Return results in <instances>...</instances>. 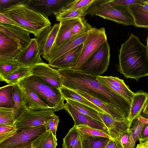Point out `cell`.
<instances>
[{"instance_id":"1","label":"cell","mask_w":148,"mask_h":148,"mask_svg":"<svg viewBox=\"0 0 148 148\" xmlns=\"http://www.w3.org/2000/svg\"><path fill=\"white\" fill-rule=\"evenodd\" d=\"M58 70L63 86L74 91L83 92L104 103L111 104L128 120L132 103L99 82L97 79L98 76L71 69Z\"/></svg>"},{"instance_id":"2","label":"cell","mask_w":148,"mask_h":148,"mask_svg":"<svg viewBox=\"0 0 148 148\" xmlns=\"http://www.w3.org/2000/svg\"><path fill=\"white\" fill-rule=\"evenodd\" d=\"M118 57L117 71L127 78L138 81L148 75V48L133 34L121 45Z\"/></svg>"},{"instance_id":"3","label":"cell","mask_w":148,"mask_h":148,"mask_svg":"<svg viewBox=\"0 0 148 148\" xmlns=\"http://www.w3.org/2000/svg\"><path fill=\"white\" fill-rule=\"evenodd\" d=\"M17 25L36 37L46 27L51 25L48 18L21 3L6 9L3 12Z\"/></svg>"},{"instance_id":"4","label":"cell","mask_w":148,"mask_h":148,"mask_svg":"<svg viewBox=\"0 0 148 148\" xmlns=\"http://www.w3.org/2000/svg\"><path fill=\"white\" fill-rule=\"evenodd\" d=\"M19 84L21 87L35 92L55 112L64 109L65 100L60 89L50 86L32 75L20 81Z\"/></svg>"},{"instance_id":"5","label":"cell","mask_w":148,"mask_h":148,"mask_svg":"<svg viewBox=\"0 0 148 148\" xmlns=\"http://www.w3.org/2000/svg\"><path fill=\"white\" fill-rule=\"evenodd\" d=\"M87 13L92 17L96 15L123 25H135L134 18L128 6H111L108 3V0H95Z\"/></svg>"},{"instance_id":"6","label":"cell","mask_w":148,"mask_h":148,"mask_svg":"<svg viewBox=\"0 0 148 148\" xmlns=\"http://www.w3.org/2000/svg\"><path fill=\"white\" fill-rule=\"evenodd\" d=\"M105 29L103 27H92L83 43V48L76 64L71 69L79 70L80 68L107 40Z\"/></svg>"},{"instance_id":"7","label":"cell","mask_w":148,"mask_h":148,"mask_svg":"<svg viewBox=\"0 0 148 148\" xmlns=\"http://www.w3.org/2000/svg\"><path fill=\"white\" fill-rule=\"evenodd\" d=\"M110 57V47L107 41L78 70L88 75L100 76L107 70Z\"/></svg>"},{"instance_id":"8","label":"cell","mask_w":148,"mask_h":148,"mask_svg":"<svg viewBox=\"0 0 148 148\" xmlns=\"http://www.w3.org/2000/svg\"><path fill=\"white\" fill-rule=\"evenodd\" d=\"M46 131L43 125L18 128L17 131L13 136L0 143V148H12L24 145H31Z\"/></svg>"},{"instance_id":"9","label":"cell","mask_w":148,"mask_h":148,"mask_svg":"<svg viewBox=\"0 0 148 148\" xmlns=\"http://www.w3.org/2000/svg\"><path fill=\"white\" fill-rule=\"evenodd\" d=\"M52 109H28L17 119L14 125L17 128L43 125L46 121L57 116Z\"/></svg>"},{"instance_id":"10","label":"cell","mask_w":148,"mask_h":148,"mask_svg":"<svg viewBox=\"0 0 148 148\" xmlns=\"http://www.w3.org/2000/svg\"><path fill=\"white\" fill-rule=\"evenodd\" d=\"M31 72L32 75L51 86L58 89L63 86L58 70L49 64L42 62L34 65L31 68Z\"/></svg>"},{"instance_id":"11","label":"cell","mask_w":148,"mask_h":148,"mask_svg":"<svg viewBox=\"0 0 148 148\" xmlns=\"http://www.w3.org/2000/svg\"><path fill=\"white\" fill-rule=\"evenodd\" d=\"M60 24L55 23L44 28L36 37L40 53L47 60L55 41L60 27Z\"/></svg>"},{"instance_id":"12","label":"cell","mask_w":148,"mask_h":148,"mask_svg":"<svg viewBox=\"0 0 148 148\" xmlns=\"http://www.w3.org/2000/svg\"><path fill=\"white\" fill-rule=\"evenodd\" d=\"M36 38L31 39L30 43L21 50L14 59L21 66L32 67L42 62Z\"/></svg>"},{"instance_id":"13","label":"cell","mask_w":148,"mask_h":148,"mask_svg":"<svg viewBox=\"0 0 148 148\" xmlns=\"http://www.w3.org/2000/svg\"><path fill=\"white\" fill-rule=\"evenodd\" d=\"M73 0H28L26 3L30 9L47 18L56 13Z\"/></svg>"},{"instance_id":"14","label":"cell","mask_w":148,"mask_h":148,"mask_svg":"<svg viewBox=\"0 0 148 148\" xmlns=\"http://www.w3.org/2000/svg\"><path fill=\"white\" fill-rule=\"evenodd\" d=\"M97 79L101 84L119 94L131 103L134 92L123 79L116 77L98 76Z\"/></svg>"},{"instance_id":"15","label":"cell","mask_w":148,"mask_h":148,"mask_svg":"<svg viewBox=\"0 0 148 148\" xmlns=\"http://www.w3.org/2000/svg\"><path fill=\"white\" fill-rule=\"evenodd\" d=\"M64 109L72 118L74 122V126L86 125L102 130L109 135L108 129L103 123L82 114L67 101L64 104Z\"/></svg>"},{"instance_id":"16","label":"cell","mask_w":148,"mask_h":148,"mask_svg":"<svg viewBox=\"0 0 148 148\" xmlns=\"http://www.w3.org/2000/svg\"><path fill=\"white\" fill-rule=\"evenodd\" d=\"M89 31L74 36L59 47L52 49L46 60L48 62L49 64L76 47L83 43L88 35Z\"/></svg>"},{"instance_id":"17","label":"cell","mask_w":148,"mask_h":148,"mask_svg":"<svg viewBox=\"0 0 148 148\" xmlns=\"http://www.w3.org/2000/svg\"><path fill=\"white\" fill-rule=\"evenodd\" d=\"M83 46V43L79 45L49 64L58 70L72 68L77 63Z\"/></svg>"},{"instance_id":"18","label":"cell","mask_w":148,"mask_h":148,"mask_svg":"<svg viewBox=\"0 0 148 148\" xmlns=\"http://www.w3.org/2000/svg\"><path fill=\"white\" fill-rule=\"evenodd\" d=\"M0 32L17 42L21 50L29 45L31 40L29 33L17 26L0 24Z\"/></svg>"},{"instance_id":"19","label":"cell","mask_w":148,"mask_h":148,"mask_svg":"<svg viewBox=\"0 0 148 148\" xmlns=\"http://www.w3.org/2000/svg\"><path fill=\"white\" fill-rule=\"evenodd\" d=\"M21 50L17 42L0 32V59L14 58Z\"/></svg>"},{"instance_id":"20","label":"cell","mask_w":148,"mask_h":148,"mask_svg":"<svg viewBox=\"0 0 148 148\" xmlns=\"http://www.w3.org/2000/svg\"><path fill=\"white\" fill-rule=\"evenodd\" d=\"M98 113L108 129L109 135L113 139H116L121 133L131 127L128 121L116 120L106 114L100 112Z\"/></svg>"},{"instance_id":"21","label":"cell","mask_w":148,"mask_h":148,"mask_svg":"<svg viewBox=\"0 0 148 148\" xmlns=\"http://www.w3.org/2000/svg\"><path fill=\"white\" fill-rule=\"evenodd\" d=\"M74 91L101 109L114 119L120 121H128L123 114L111 104L104 103L83 92Z\"/></svg>"},{"instance_id":"22","label":"cell","mask_w":148,"mask_h":148,"mask_svg":"<svg viewBox=\"0 0 148 148\" xmlns=\"http://www.w3.org/2000/svg\"><path fill=\"white\" fill-rule=\"evenodd\" d=\"M148 99V93L140 90L134 92L129 116L128 119L131 127L133 121L141 115Z\"/></svg>"},{"instance_id":"23","label":"cell","mask_w":148,"mask_h":148,"mask_svg":"<svg viewBox=\"0 0 148 148\" xmlns=\"http://www.w3.org/2000/svg\"><path fill=\"white\" fill-rule=\"evenodd\" d=\"M21 87L27 110L51 108L35 92L28 88Z\"/></svg>"},{"instance_id":"24","label":"cell","mask_w":148,"mask_h":148,"mask_svg":"<svg viewBox=\"0 0 148 148\" xmlns=\"http://www.w3.org/2000/svg\"><path fill=\"white\" fill-rule=\"evenodd\" d=\"M78 19L64 20L60 22L59 31L51 50L59 47L64 42L73 36L71 34L72 29Z\"/></svg>"},{"instance_id":"25","label":"cell","mask_w":148,"mask_h":148,"mask_svg":"<svg viewBox=\"0 0 148 148\" xmlns=\"http://www.w3.org/2000/svg\"><path fill=\"white\" fill-rule=\"evenodd\" d=\"M12 96L15 103V106L13 108L17 120L27 110L22 89L19 83L14 85Z\"/></svg>"},{"instance_id":"26","label":"cell","mask_w":148,"mask_h":148,"mask_svg":"<svg viewBox=\"0 0 148 148\" xmlns=\"http://www.w3.org/2000/svg\"><path fill=\"white\" fill-rule=\"evenodd\" d=\"M79 133L82 148H105L111 139L102 136L88 135L79 132Z\"/></svg>"},{"instance_id":"27","label":"cell","mask_w":148,"mask_h":148,"mask_svg":"<svg viewBox=\"0 0 148 148\" xmlns=\"http://www.w3.org/2000/svg\"><path fill=\"white\" fill-rule=\"evenodd\" d=\"M57 139L51 132L46 131L32 143V148H56Z\"/></svg>"},{"instance_id":"28","label":"cell","mask_w":148,"mask_h":148,"mask_svg":"<svg viewBox=\"0 0 148 148\" xmlns=\"http://www.w3.org/2000/svg\"><path fill=\"white\" fill-rule=\"evenodd\" d=\"M128 8L134 18L135 26L148 28V12L143 9L139 4L130 5Z\"/></svg>"},{"instance_id":"29","label":"cell","mask_w":148,"mask_h":148,"mask_svg":"<svg viewBox=\"0 0 148 148\" xmlns=\"http://www.w3.org/2000/svg\"><path fill=\"white\" fill-rule=\"evenodd\" d=\"M63 97L65 100L70 99L75 101L93 108L99 112L106 114L101 109L92 103L75 91L63 86L60 89Z\"/></svg>"},{"instance_id":"30","label":"cell","mask_w":148,"mask_h":148,"mask_svg":"<svg viewBox=\"0 0 148 148\" xmlns=\"http://www.w3.org/2000/svg\"><path fill=\"white\" fill-rule=\"evenodd\" d=\"M63 148H82L80 134L76 127L74 126L63 139Z\"/></svg>"},{"instance_id":"31","label":"cell","mask_w":148,"mask_h":148,"mask_svg":"<svg viewBox=\"0 0 148 148\" xmlns=\"http://www.w3.org/2000/svg\"><path fill=\"white\" fill-rule=\"evenodd\" d=\"M20 65L14 58L0 59V81L5 82L7 78Z\"/></svg>"},{"instance_id":"32","label":"cell","mask_w":148,"mask_h":148,"mask_svg":"<svg viewBox=\"0 0 148 148\" xmlns=\"http://www.w3.org/2000/svg\"><path fill=\"white\" fill-rule=\"evenodd\" d=\"M14 84H9L0 88V108H12L15 103L12 96Z\"/></svg>"},{"instance_id":"33","label":"cell","mask_w":148,"mask_h":148,"mask_svg":"<svg viewBox=\"0 0 148 148\" xmlns=\"http://www.w3.org/2000/svg\"><path fill=\"white\" fill-rule=\"evenodd\" d=\"M66 101L80 113L103 123L99 112L96 110L74 100L67 99Z\"/></svg>"},{"instance_id":"34","label":"cell","mask_w":148,"mask_h":148,"mask_svg":"<svg viewBox=\"0 0 148 148\" xmlns=\"http://www.w3.org/2000/svg\"><path fill=\"white\" fill-rule=\"evenodd\" d=\"M31 68L19 67L7 78L5 82L9 84L19 83L22 79L32 75Z\"/></svg>"},{"instance_id":"35","label":"cell","mask_w":148,"mask_h":148,"mask_svg":"<svg viewBox=\"0 0 148 148\" xmlns=\"http://www.w3.org/2000/svg\"><path fill=\"white\" fill-rule=\"evenodd\" d=\"M87 14V12L82 10H60L54 14L56 20L60 22L64 20L84 17Z\"/></svg>"},{"instance_id":"36","label":"cell","mask_w":148,"mask_h":148,"mask_svg":"<svg viewBox=\"0 0 148 148\" xmlns=\"http://www.w3.org/2000/svg\"><path fill=\"white\" fill-rule=\"evenodd\" d=\"M114 139L120 148H134L135 143L133 138L131 127L122 132Z\"/></svg>"},{"instance_id":"37","label":"cell","mask_w":148,"mask_h":148,"mask_svg":"<svg viewBox=\"0 0 148 148\" xmlns=\"http://www.w3.org/2000/svg\"><path fill=\"white\" fill-rule=\"evenodd\" d=\"M16 121L13 108H0V125H15Z\"/></svg>"},{"instance_id":"38","label":"cell","mask_w":148,"mask_h":148,"mask_svg":"<svg viewBox=\"0 0 148 148\" xmlns=\"http://www.w3.org/2000/svg\"><path fill=\"white\" fill-rule=\"evenodd\" d=\"M95 0H73L60 10H82L87 13L88 9Z\"/></svg>"},{"instance_id":"39","label":"cell","mask_w":148,"mask_h":148,"mask_svg":"<svg viewBox=\"0 0 148 148\" xmlns=\"http://www.w3.org/2000/svg\"><path fill=\"white\" fill-rule=\"evenodd\" d=\"M92 28L84 18L82 17L78 19L73 25L71 31L73 36L88 32Z\"/></svg>"},{"instance_id":"40","label":"cell","mask_w":148,"mask_h":148,"mask_svg":"<svg viewBox=\"0 0 148 148\" xmlns=\"http://www.w3.org/2000/svg\"><path fill=\"white\" fill-rule=\"evenodd\" d=\"M79 131L84 134L93 136H102L112 138L108 134L101 130L87 125H80L76 126Z\"/></svg>"},{"instance_id":"41","label":"cell","mask_w":148,"mask_h":148,"mask_svg":"<svg viewBox=\"0 0 148 148\" xmlns=\"http://www.w3.org/2000/svg\"><path fill=\"white\" fill-rule=\"evenodd\" d=\"M17 130L15 125H0V143L13 136Z\"/></svg>"},{"instance_id":"42","label":"cell","mask_w":148,"mask_h":148,"mask_svg":"<svg viewBox=\"0 0 148 148\" xmlns=\"http://www.w3.org/2000/svg\"><path fill=\"white\" fill-rule=\"evenodd\" d=\"M132 122L133 123L131 130L133 140L135 143L138 140V137L146 124L142 123L138 119L134 120Z\"/></svg>"},{"instance_id":"43","label":"cell","mask_w":148,"mask_h":148,"mask_svg":"<svg viewBox=\"0 0 148 148\" xmlns=\"http://www.w3.org/2000/svg\"><path fill=\"white\" fill-rule=\"evenodd\" d=\"M28 0H0V12L21 3L26 4Z\"/></svg>"},{"instance_id":"44","label":"cell","mask_w":148,"mask_h":148,"mask_svg":"<svg viewBox=\"0 0 148 148\" xmlns=\"http://www.w3.org/2000/svg\"><path fill=\"white\" fill-rule=\"evenodd\" d=\"M59 120V117L57 116L45 121L43 125L46 131H49L56 136V132Z\"/></svg>"},{"instance_id":"45","label":"cell","mask_w":148,"mask_h":148,"mask_svg":"<svg viewBox=\"0 0 148 148\" xmlns=\"http://www.w3.org/2000/svg\"><path fill=\"white\" fill-rule=\"evenodd\" d=\"M146 0H108V3L110 6L121 5L129 6L133 4L144 3Z\"/></svg>"},{"instance_id":"46","label":"cell","mask_w":148,"mask_h":148,"mask_svg":"<svg viewBox=\"0 0 148 148\" xmlns=\"http://www.w3.org/2000/svg\"><path fill=\"white\" fill-rule=\"evenodd\" d=\"M138 140L140 142L148 140V124H146L143 127L138 137Z\"/></svg>"},{"instance_id":"47","label":"cell","mask_w":148,"mask_h":148,"mask_svg":"<svg viewBox=\"0 0 148 148\" xmlns=\"http://www.w3.org/2000/svg\"><path fill=\"white\" fill-rule=\"evenodd\" d=\"M0 24L18 26L12 20L3 13L1 12H0Z\"/></svg>"},{"instance_id":"48","label":"cell","mask_w":148,"mask_h":148,"mask_svg":"<svg viewBox=\"0 0 148 148\" xmlns=\"http://www.w3.org/2000/svg\"><path fill=\"white\" fill-rule=\"evenodd\" d=\"M105 148H120L115 139H110Z\"/></svg>"},{"instance_id":"49","label":"cell","mask_w":148,"mask_h":148,"mask_svg":"<svg viewBox=\"0 0 148 148\" xmlns=\"http://www.w3.org/2000/svg\"><path fill=\"white\" fill-rule=\"evenodd\" d=\"M136 148H148V140L140 142V143L137 145Z\"/></svg>"},{"instance_id":"50","label":"cell","mask_w":148,"mask_h":148,"mask_svg":"<svg viewBox=\"0 0 148 148\" xmlns=\"http://www.w3.org/2000/svg\"><path fill=\"white\" fill-rule=\"evenodd\" d=\"M140 7L144 10L148 12V2L146 1L141 3L139 4Z\"/></svg>"},{"instance_id":"51","label":"cell","mask_w":148,"mask_h":148,"mask_svg":"<svg viewBox=\"0 0 148 148\" xmlns=\"http://www.w3.org/2000/svg\"><path fill=\"white\" fill-rule=\"evenodd\" d=\"M143 112L144 115L148 116V99L146 102Z\"/></svg>"},{"instance_id":"52","label":"cell","mask_w":148,"mask_h":148,"mask_svg":"<svg viewBox=\"0 0 148 148\" xmlns=\"http://www.w3.org/2000/svg\"><path fill=\"white\" fill-rule=\"evenodd\" d=\"M137 119L143 123L148 124V119L144 117L141 115H140Z\"/></svg>"},{"instance_id":"53","label":"cell","mask_w":148,"mask_h":148,"mask_svg":"<svg viewBox=\"0 0 148 148\" xmlns=\"http://www.w3.org/2000/svg\"><path fill=\"white\" fill-rule=\"evenodd\" d=\"M12 148H32L31 145H24Z\"/></svg>"},{"instance_id":"54","label":"cell","mask_w":148,"mask_h":148,"mask_svg":"<svg viewBox=\"0 0 148 148\" xmlns=\"http://www.w3.org/2000/svg\"><path fill=\"white\" fill-rule=\"evenodd\" d=\"M147 44L146 46H147V48H148V36L147 39Z\"/></svg>"},{"instance_id":"55","label":"cell","mask_w":148,"mask_h":148,"mask_svg":"<svg viewBox=\"0 0 148 148\" xmlns=\"http://www.w3.org/2000/svg\"><path fill=\"white\" fill-rule=\"evenodd\" d=\"M147 1L148 2V0H147Z\"/></svg>"},{"instance_id":"56","label":"cell","mask_w":148,"mask_h":148,"mask_svg":"<svg viewBox=\"0 0 148 148\" xmlns=\"http://www.w3.org/2000/svg\"></svg>"}]
</instances>
